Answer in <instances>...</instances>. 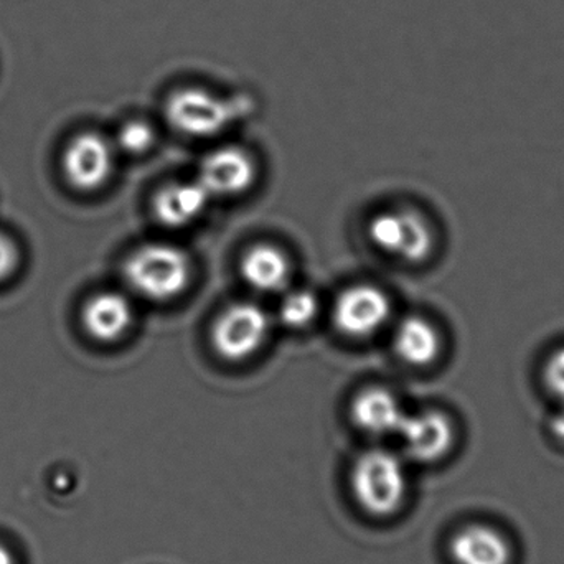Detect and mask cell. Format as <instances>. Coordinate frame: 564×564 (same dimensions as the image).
Returning a JSON list of instances; mask_svg holds the SVG:
<instances>
[{"mask_svg": "<svg viewBox=\"0 0 564 564\" xmlns=\"http://www.w3.org/2000/svg\"><path fill=\"white\" fill-rule=\"evenodd\" d=\"M350 490L361 512L375 520H390L406 502L404 460L391 451H365L351 466Z\"/></svg>", "mask_w": 564, "mask_h": 564, "instance_id": "obj_1", "label": "cell"}, {"mask_svg": "<svg viewBox=\"0 0 564 564\" xmlns=\"http://www.w3.org/2000/svg\"><path fill=\"white\" fill-rule=\"evenodd\" d=\"M124 280L132 292L151 301H171L191 284L187 251L169 243H149L126 260Z\"/></svg>", "mask_w": 564, "mask_h": 564, "instance_id": "obj_2", "label": "cell"}, {"mask_svg": "<svg viewBox=\"0 0 564 564\" xmlns=\"http://www.w3.org/2000/svg\"><path fill=\"white\" fill-rule=\"evenodd\" d=\"M251 102L243 98L225 99L202 88H182L165 102L169 124L191 138H214L240 119Z\"/></svg>", "mask_w": 564, "mask_h": 564, "instance_id": "obj_3", "label": "cell"}, {"mask_svg": "<svg viewBox=\"0 0 564 564\" xmlns=\"http://www.w3.org/2000/svg\"><path fill=\"white\" fill-rule=\"evenodd\" d=\"M368 235L378 250L408 264L424 263L436 248V235L430 221L410 208L375 215Z\"/></svg>", "mask_w": 564, "mask_h": 564, "instance_id": "obj_4", "label": "cell"}, {"mask_svg": "<svg viewBox=\"0 0 564 564\" xmlns=\"http://www.w3.org/2000/svg\"><path fill=\"white\" fill-rule=\"evenodd\" d=\"M270 330V315L261 305L235 302L215 321L212 345L225 360H247L263 348Z\"/></svg>", "mask_w": 564, "mask_h": 564, "instance_id": "obj_5", "label": "cell"}, {"mask_svg": "<svg viewBox=\"0 0 564 564\" xmlns=\"http://www.w3.org/2000/svg\"><path fill=\"white\" fill-rule=\"evenodd\" d=\"M116 145L95 131L73 135L62 154V172L69 187L95 192L108 184L115 171Z\"/></svg>", "mask_w": 564, "mask_h": 564, "instance_id": "obj_6", "label": "cell"}, {"mask_svg": "<svg viewBox=\"0 0 564 564\" xmlns=\"http://www.w3.org/2000/svg\"><path fill=\"white\" fill-rule=\"evenodd\" d=\"M397 436L406 457L414 463L433 464L453 449L456 427L444 411L424 410L406 414Z\"/></svg>", "mask_w": 564, "mask_h": 564, "instance_id": "obj_7", "label": "cell"}, {"mask_svg": "<svg viewBox=\"0 0 564 564\" xmlns=\"http://www.w3.org/2000/svg\"><path fill=\"white\" fill-rule=\"evenodd\" d=\"M391 315V302L381 289L360 284L345 289L334 305V322L341 334L367 338L384 327Z\"/></svg>", "mask_w": 564, "mask_h": 564, "instance_id": "obj_8", "label": "cell"}, {"mask_svg": "<svg viewBox=\"0 0 564 564\" xmlns=\"http://www.w3.org/2000/svg\"><path fill=\"white\" fill-rule=\"evenodd\" d=\"M197 181L210 197H235L254 184L257 164L250 152L237 145L215 149L202 161Z\"/></svg>", "mask_w": 564, "mask_h": 564, "instance_id": "obj_9", "label": "cell"}, {"mask_svg": "<svg viewBox=\"0 0 564 564\" xmlns=\"http://www.w3.org/2000/svg\"><path fill=\"white\" fill-rule=\"evenodd\" d=\"M134 324L131 301L118 291L91 295L82 308V325L89 337L101 344H112L128 334Z\"/></svg>", "mask_w": 564, "mask_h": 564, "instance_id": "obj_10", "label": "cell"}, {"mask_svg": "<svg viewBox=\"0 0 564 564\" xmlns=\"http://www.w3.org/2000/svg\"><path fill=\"white\" fill-rule=\"evenodd\" d=\"M210 200V194L197 178L192 182H174L158 192L152 202V212L162 227L181 230L200 220Z\"/></svg>", "mask_w": 564, "mask_h": 564, "instance_id": "obj_11", "label": "cell"}, {"mask_svg": "<svg viewBox=\"0 0 564 564\" xmlns=\"http://www.w3.org/2000/svg\"><path fill=\"white\" fill-rule=\"evenodd\" d=\"M355 426L375 437L397 436L406 413L391 391L375 387L360 391L350 404Z\"/></svg>", "mask_w": 564, "mask_h": 564, "instance_id": "obj_12", "label": "cell"}, {"mask_svg": "<svg viewBox=\"0 0 564 564\" xmlns=\"http://www.w3.org/2000/svg\"><path fill=\"white\" fill-rule=\"evenodd\" d=\"M451 556L456 564H510L512 546L499 530L489 525L464 527L451 540Z\"/></svg>", "mask_w": 564, "mask_h": 564, "instance_id": "obj_13", "label": "cell"}, {"mask_svg": "<svg viewBox=\"0 0 564 564\" xmlns=\"http://www.w3.org/2000/svg\"><path fill=\"white\" fill-rule=\"evenodd\" d=\"M393 345L398 357L416 368L430 367L443 351L441 332L423 315L404 317L394 332Z\"/></svg>", "mask_w": 564, "mask_h": 564, "instance_id": "obj_14", "label": "cell"}, {"mask_svg": "<svg viewBox=\"0 0 564 564\" xmlns=\"http://www.w3.org/2000/svg\"><path fill=\"white\" fill-rule=\"evenodd\" d=\"M240 271L250 288L264 294L284 291L291 280L289 258L273 245H257L248 250Z\"/></svg>", "mask_w": 564, "mask_h": 564, "instance_id": "obj_15", "label": "cell"}, {"mask_svg": "<svg viewBox=\"0 0 564 564\" xmlns=\"http://www.w3.org/2000/svg\"><path fill=\"white\" fill-rule=\"evenodd\" d=\"M318 314L317 295L305 289L288 292L280 305L282 324L292 328H304L315 321Z\"/></svg>", "mask_w": 564, "mask_h": 564, "instance_id": "obj_16", "label": "cell"}, {"mask_svg": "<svg viewBox=\"0 0 564 564\" xmlns=\"http://www.w3.org/2000/svg\"><path fill=\"white\" fill-rule=\"evenodd\" d=\"M154 141L155 132L152 126L142 119H132L119 129L115 145L126 154L141 155L152 148Z\"/></svg>", "mask_w": 564, "mask_h": 564, "instance_id": "obj_17", "label": "cell"}, {"mask_svg": "<svg viewBox=\"0 0 564 564\" xmlns=\"http://www.w3.org/2000/svg\"><path fill=\"white\" fill-rule=\"evenodd\" d=\"M542 380L546 391L564 404V345L555 348L543 364Z\"/></svg>", "mask_w": 564, "mask_h": 564, "instance_id": "obj_18", "label": "cell"}, {"mask_svg": "<svg viewBox=\"0 0 564 564\" xmlns=\"http://www.w3.org/2000/svg\"><path fill=\"white\" fill-rule=\"evenodd\" d=\"M20 263V250L10 235L0 231V282L13 276Z\"/></svg>", "mask_w": 564, "mask_h": 564, "instance_id": "obj_19", "label": "cell"}, {"mask_svg": "<svg viewBox=\"0 0 564 564\" xmlns=\"http://www.w3.org/2000/svg\"><path fill=\"white\" fill-rule=\"evenodd\" d=\"M550 431H552L556 440L564 443V410L558 411V413L552 417V421H550Z\"/></svg>", "mask_w": 564, "mask_h": 564, "instance_id": "obj_20", "label": "cell"}, {"mask_svg": "<svg viewBox=\"0 0 564 564\" xmlns=\"http://www.w3.org/2000/svg\"><path fill=\"white\" fill-rule=\"evenodd\" d=\"M0 564H17L12 550L2 542H0Z\"/></svg>", "mask_w": 564, "mask_h": 564, "instance_id": "obj_21", "label": "cell"}]
</instances>
